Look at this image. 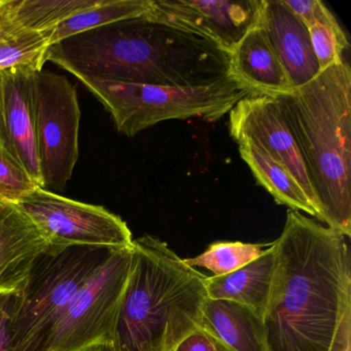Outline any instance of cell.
I'll use <instances>...</instances> for the list:
<instances>
[{"instance_id":"6da1fadb","label":"cell","mask_w":351,"mask_h":351,"mask_svg":"<svg viewBox=\"0 0 351 351\" xmlns=\"http://www.w3.org/2000/svg\"><path fill=\"white\" fill-rule=\"evenodd\" d=\"M272 244L274 276L263 317L267 351H330L351 304L346 236L289 209Z\"/></svg>"},{"instance_id":"7a4b0ae2","label":"cell","mask_w":351,"mask_h":351,"mask_svg":"<svg viewBox=\"0 0 351 351\" xmlns=\"http://www.w3.org/2000/svg\"><path fill=\"white\" fill-rule=\"evenodd\" d=\"M47 61L77 79L141 85L191 87L231 75L229 53L145 16L61 40L49 48Z\"/></svg>"},{"instance_id":"3957f363","label":"cell","mask_w":351,"mask_h":351,"mask_svg":"<svg viewBox=\"0 0 351 351\" xmlns=\"http://www.w3.org/2000/svg\"><path fill=\"white\" fill-rule=\"evenodd\" d=\"M272 96L305 164L318 219L350 237V65H330L309 83Z\"/></svg>"},{"instance_id":"277c9868","label":"cell","mask_w":351,"mask_h":351,"mask_svg":"<svg viewBox=\"0 0 351 351\" xmlns=\"http://www.w3.org/2000/svg\"><path fill=\"white\" fill-rule=\"evenodd\" d=\"M132 244V270L112 345L118 351H173L202 326L207 276L155 236Z\"/></svg>"},{"instance_id":"5b68a950","label":"cell","mask_w":351,"mask_h":351,"mask_svg":"<svg viewBox=\"0 0 351 351\" xmlns=\"http://www.w3.org/2000/svg\"><path fill=\"white\" fill-rule=\"evenodd\" d=\"M114 250L49 247L14 293L7 351H43L73 295Z\"/></svg>"},{"instance_id":"8992f818","label":"cell","mask_w":351,"mask_h":351,"mask_svg":"<svg viewBox=\"0 0 351 351\" xmlns=\"http://www.w3.org/2000/svg\"><path fill=\"white\" fill-rule=\"evenodd\" d=\"M112 114L119 132L128 137L168 120L199 118L215 122L250 95L233 75L207 85L153 86L108 80L79 79Z\"/></svg>"},{"instance_id":"52a82bcc","label":"cell","mask_w":351,"mask_h":351,"mask_svg":"<svg viewBox=\"0 0 351 351\" xmlns=\"http://www.w3.org/2000/svg\"><path fill=\"white\" fill-rule=\"evenodd\" d=\"M133 264V244L114 250L73 295L43 351H84L112 344Z\"/></svg>"},{"instance_id":"ba28073f","label":"cell","mask_w":351,"mask_h":351,"mask_svg":"<svg viewBox=\"0 0 351 351\" xmlns=\"http://www.w3.org/2000/svg\"><path fill=\"white\" fill-rule=\"evenodd\" d=\"M34 100L43 188L63 191L79 159L77 90L63 75L42 69L34 73Z\"/></svg>"},{"instance_id":"9c48e42d","label":"cell","mask_w":351,"mask_h":351,"mask_svg":"<svg viewBox=\"0 0 351 351\" xmlns=\"http://www.w3.org/2000/svg\"><path fill=\"white\" fill-rule=\"evenodd\" d=\"M17 205L38 226L50 247L121 250L132 246L127 223L104 207L71 200L40 186Z\"/></svg>"},{"instance_id":"30bf717a","label":"cell","mask_w":351,"mask_h":351,"mask_svg":"<svg viewBox=\"0 0 351 351\" xmlns=\"http://www.w3.org/2000/svg\"><path fill=\"white\" fill-rule=\"evenodd\" d=\"M262 7L263 0H152L145 17L202 36L231 55Z\"/></svg>"},{"instance_id":"8fae6325","label":"cell","mask_w":351,"mask_h":351,"mask_svg":"<svg viewBox=\"0 0 351 351\" xmlns=\"http://www.w3.org/2000/svg\"><path fill=\"white\" fill-rule=\"evenodd\" d=\"M230 133L234 141L245 137L260 145L297 180L317 213L315 197L305 164L278 101L272 95H250L230 112Z\"/></svg>"},{"instance_id":"7c38bea8","label":"cell","mask_w":351,"mask_h":351,"mask_svg":"<svg viewBox=\"0 0 351 351\" xmlns=\"http://www.w3.org/2000/svg\"><path fill=\"white\" fill-rule=\"evenodd\" d=\"M34 73L27 67L3 71L1 143L43 188L34 116Z\"/></svg>"},{"instance_id":"4fadbf2b","label":"cell","mask_w":351,"mask_h":351,"mask_svg":"<svg viewBox=\"0 0 351 351\" xmlns=\"http://www.w3.org/2000/svg\"><path fill=\"white\" fill-rule=\"evenodd\" d=\"M48 241L15 203L0 198V295L19 291Z\"/></svg>"},{"instance_id":"5bb4252c","label":"cell","mask_w":351,"mask_h":351,"mask_svg":"<svg viewBox=\"0 0 351 351\" xmlns=\"http://www.w3.org/2000/svg\"><path fill=\"white\" fill-rule=\"evenodd\" d=\"M261 20L291 87H301L317 77L319 65L307 26L283 0H263Z\"/></svg>"},{"instance_id":"9a60e30c","label":"cell","mask_w":351,"mask_h":351,"mask_svg":"<svg viewBox=\"0 0 351 351\" xmlns=\"http://www.w3.org/2000/svg\"><path fill=\"white\" fill-rule=\"evenodd\" d=\"M230 71L254 95H278L293 89L273 50L261 16L232 51Z\"/></svg>"},{"instance_id":"2e32d148","label":"cell","mask_w":351,"mask_h":351,"mask_svg":"<svg viewBox=\"0 0 351 351\" xmlns=\"http://www.w3.org/2000/svg\"><path fill=\"white\" fill-rule=\"evenodd\" d=\"M202 326L231 351H267L263 316L243 304L208 298L203 307Z\"/></svg>"},{"instance_id":"e0dca14e","label":"cell","mask_w":351,"mask_h":351,"mask_svg":"<svg viewBox=\"0 0 351 351\" xmlns=\"http://www.w3.org/2000/svg\"><path fill=\"white\" fill-rule=\"evenodd\" d=\"M275 271L273 244L250 264L223 276L206 277L209 299L229 300L256 310L264 317Z\"/></svg>"},{"instance_id":"ac0fdd59","label":"cell","mask_w":351,"mask_h":351,"mask_svg":"<svg viewBox=\"0 0 351 351\" xmlns=\"http://www.w3.org/2000/svg\"><path fill=\"white\" fill-rule=\"evenodd\" d=\"M235 141L242 160L252 170L256 182L270 193L277 204L317 219V213L297 180L279 162L250 139L242 137Z\"/></svg>"},{"instance_id":"d6986e66","label":"cell","mask_w":351,"mask_h":351,"mask_svg":"<svg viewBox=\"0 0 351 351\" xmlns=\"http://www.w3.org/2000/svg\"><path fill=\"white\" fill-rule=\"evenodd\" d=\"M49 48L50 43L42 32L20 25L7 0H0V71L15 67L42 71Z\"/></svg>"},{"instance_id":"ffe728a7","label":"cell","mask_w":351,"mask_h":351,"mask_svg":"<svg viewBox=\"0 0 351 351\" xmlns=\"http://www.w3.org/2000/svg\"><path fill=\"white\" fill-rule=\"evenodd\" d=\"M151 3L152 0H99L94 7L42 34L48 38L51 47L89 30L143 17L149 11Z\"/></svg>"},{"instance_id":"44dd1931","label":"cell","mask_w":351,"mask_h":351,"mask_svg":"<svg viewBox=\"0 0 351 351\" xmlns=\"http://www.w3.org/2000/svg\"><path fill=\"white\" fill-rule=\"evenodd\" d=\"M16 21L32 32L53 29L99 0H7Z\"/></svg>"},{"instance_id":"7402d4cb","label":"cell","mask_w":351,"mask_h":351,"mask_svg":"<svg viewBox=\"0 0 351 351\" xmlns=\"http://www.w3.org/2000/svg\"><path fill=\"white\" fill-rule=\"evenodd\" d=\"M263 244L240 241H219L210 244L205 252L195 258H184L189 266L207 269L215 276L234 272L262 256Z\"/></svg>"},{"instance_id":"603a6c76","label":"cell","mask_w":351,"mask_h":351,"mask_svg":"<svg viewBox=\"0 0 351 351\" xmlns=\"http://www.w3.org/2000/svg\"><path fill=\"white\" fill-rule=\"evenodd\" d=\"M307 29L320 71L345 60L348 40L330 10L326 9L318 19L308 24Z\"/></svg>"},{"instance_id":"cb8c5ba5","label":"cell","mask_w":351,"mask_h":351,"mask_svg":"<svg viewBox=\"0 0 351 351\" xmlns=\"http://www.w3.org/2000/svg\"><path fill=\"white\" fill-rule=\"evenodd\" d=\"M38 186L24 166L0 143V198L18 204Z\"/></svg>"},{"instance_id":"d4e9b609","label":"cell","mask_w":351,"mask_h":351,"mask_svg":"<svg viewBox=\"0 0 351 351\" xmlns=\"http://www.w3.org/2000/svg\"><path fill=\"white\" fill-rule=\"evenodd\" d=\"M176 351H231L215 334L203 328L189 335L180 342Z\"/></svg>"},{"instance_id":"484cf974","label":"cell","mask_w":351,"mask_h":351,"mask_svg":"<svg viewBox=\"0 0 351 351\" xmlns=\"http://www.w3.org/2000/svg\"><path fill=\"white\" fill-rule=\"evenodd\" d=\"M330 351H351V304L343 312Z\"/></svg>"},{"instance_id":"4316f807","label":"cell","mask_w":351,"mask_h":351,"mask_svg":"<svg viewBox=\"0 0 351 351\" xmlns=\"http://www.w3.org/2000/svg\"><path fill=\"white\" fill-rule=\"evenodd\" d=\"M13 301L14 293L0 295V351H7L9 322Z\"/></svg>"},{"instance_id":"83f0119b","label":"cell","mask_w":351,"mask_h":351,"mask_svg":"<svg viewBox=\"0 0 351 351\" xmlns=\"http://www.w3.org/2000/svg\"><path fill=\"white\" fill-rule=\"evenodd\" d=\"M84 351H118L112 344H97L89 347Z\"/></svg>"},{"instance_id":"f1b7e54d","label":"cell","mask_w":351,"mask_h":351,"mask_svg":"<svg viewBox=\"0 0 351 351\" xmlns=\"http://www.w3.org/2000/svg\"><path fill=\"white\" fill-rule=\"evenodd\" d=\"M1 106H3V71H0V143H1Z\"/></svg>"},{"instance_id":"f546056e","label":"cell","mask_w":351,"mask_h":351,"mask_svg":"<svg viewBox=\"0 0 351 351\" xmlns=\"http://www.w3.org/2000/svg\"><path fill=\"white\" fill-rule=\"evenodd\" d=\"M173 351H176V349H174V350H173Z\"/></svg>"}]
</instances>
